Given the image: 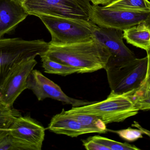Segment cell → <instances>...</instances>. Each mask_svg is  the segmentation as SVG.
Segmentation results:
<instances>
[{"instance_id":"obj_1","label":"cell","mask_w":150,"mask_h":150,"mask_svg":"<svg viewBox=\"0 0 150 150\" xmlns=\"http://www.w3.org/2000/svg\"><path fill=\"white\" fill-rule=\"evenodd\" d=\"M49 43L48 49L40 55L78 68L81 74L105 69L111 56L107 48L94 37L86 41L65 45Z\"/></svg>"},{"instance_id":"obj_2","label":"cell","mask_w":150,"mask_h":150,"mask_svg":"<svg viewBox=\"0 0 150 150\" xmlns=\"http://www.w3.org/2000/svg\"><path fill=\"white\" fill-rule=\"evenodd\" d=\"M139 110L136 107L130 97L111 91L106 99L100 102L78 107H73L65 113L78 114L94 115L106 124L122 122L129 117L135 116Z\"/></svg>"},{"instance_id":"obj_3","label":"cell","mask_w":150,"mask_h":150,"mask_svg":"<svg viewBox=\"0 0 150 150\" xmlns=\"http://www.w3.org/2000/svg\"><path fill=\"white\" fill-rule=\"evenodd\" d=\"M52 37L50 44L65 45L93 38L96 25L91 20L52 16L38 17Z\"/></svg>"},{"instance_id":"obj_4","label":"cell","mask_w":150,"mask_h":150,"mask_svg":"<svg viewBox=\"0 0 150 150\" xmlns=\"http://www.w3.org/2000/svg\"><path fill=\"white\" fill-rule=\"evenodd\" d=\"M49 45V42L43 40L0 38V86L16 64L24 59L41 55L47 50Z\"/></svg>"},{"instance_id":"obj_5","label":"cell","mask_w":150,"mask_h":150,"mask_svg":"<svg viewBox=\"0 0 150 150\" xmlns=\"http://www.w3.org/2000/svg\"><path fill=\"white\" fill-rule=\"evenodd\" d=\"M90 0H25L22 4L29 15L90 20Z\"/></svg>"},{"instance_id":"obj_6","label":"cell","mask_w":150,"mask_h":150,"mask_svg":"<svg viewBox=\"0 0 150 150\" xmlns=\"http://www.w3.org/2000/svg\"><path fill=\"white\" fill-rule=\"evenodd\" d=\"M90 20L99 27L123 31L142 22H150V11L129 10L93 4Z\"/></svg>"},{"instance_id":"obj_7","label":"cell","mask_w":150,"mask_h":150,"mask_svg":"<svg viewBox=\"0 0 150 150\" xmlns=\"http://www.w3.org/2000/svg\"><path fill=\"white\" fill-rule=\"evenodd\" d=\"M94 37L105 46L111 54L105 69L107 76L136 58L134 52L123 42V31L97 25Z\"/></svg>"},{"instance_id":"obj_8","label":"cell","mask_w":150,"mask_h":150,"mask_svg":"<svg viewBox=\"0 0 150 150\" xmlns=\"http://www.w3.org/2000/svg\"><path fill=\"white\" fill-rule=\"evenodd\" d=\"M147 56L136 58L128 64L107 77L111 90L116 94L130 95L137 91L143 83L147 74Z\"/></svg>"},{"instance_id":"obj_9","label":"cell","mask_w":150,"mask_h":150,"mask_svg":"<svg viewBox=\"0 0 150 150\" xmlns=\"http://www.w3.org/2000/svg\"><path fill=\"white\" fill-rule=\"evenodd\" d=\"M36 57L24 59L11 70L0 86V99L8 105L13 107L14 102L27 89L26 81L38 62Z\"/></svg>"},{"instance_id":"obj_10","label":"cell","mask_w":150,"mask_h":150,"mask_svg":"<svg viewBox=\"0 0 150 150\" xmlns=\"http://www.w3.org/2000/svg\"><path fill=\"white\" fill-rule=\"evenodd\" d=\"M26 86L27 89L32 91L39 101L49 98L72 105L73 107L83 106L94 102L68 97L58 85L37 70H33L30 73L26 81Z\"/></svg>"},{"instance_id":"obj_11","label":"cell","mask_w":150,"mask_h":150,"mask_svg":"<svg viewBox=\"0 0 150 150\" xmlns=\"http://www.w3.org/2000/svg\"><path fill=\"white\" fill-rule=\"evenodd\" d=\"M8 133L25 144L29 150H41L45 140V129L29 115L16 117Z\"/></svg>"},{"instance_id":"obj_12","label":"cell","mask_w":150,"mask_h":150,"mask_svg":"<svg viewBox=\"0 0 150 150\" xmlns=\"http://www.w3.org/2000/svg\"><path fill=\"white\" fill-rule=\"evenodd\" d=\"M28 15L22 4L15 0H0V38L12 32Z\"/></svg>"},{"instance_id":"obj_13","label":"cell","mask_w":150,"mask_h":150,"mask_svg":"<svg viewBox=\"0 0 150 150\" xmlns=\"http://www.w3.org/2000/svg\"><path fill=\"white\" fill-rule=\"evenodd\" d=\"M48 129L57 134L65 135L72 137L92 133L103 134L99 129L83 126L76 120L65 114L62 111L52 118Z\"/></svg>"},{"instance_id":"obj_14","label":"cell","mask_w":150,"mask_h":150,"mask_svg":"<svg viewBox=\"0 0 150 150\" xmlns=\"http://www.w3.org/2000/svg\"><path fill=\"white\" fill-rule=\"evenodd\" d=\"M123 37L129 44L146 51L150 46V22H142L123 30Z\"/></svg>"},{"instance_id":"obj_15","label":"cell","mask_w":150,"mask_h":150,"mask_svg":"<svg viewBox=\"0 0 150 150\" xmlns=\"http://www.w3.org/2000/svg\"><path fill=\"white\" fill-rule=\"evenodd\" d=\"M40 57L44 71L47 74L66 76L74 73H80V70L78 68L55 61L45 55H40Z\"/></svg>"},{"instance_id":"obj_16","label":"cell","mask_w":150,"mask_h":150,"mask_svg":"<svg viewBox=\"0 0 150 150\" xmlns=\"http://www.w3.org/2000/svg\"><path fill=\"white\" fill-rule=\"evenodd\" d=\"M21 115L18 110L6 105L0 99V137L8 133L14 119Z\"/></svg>"},{"instance_id":"obj_17","label":"cell","mask_w":150,"mask_h":150,"mask_svg":"<svg viewBox=\"0 0 150 150\" xmlns=\"http://www.w3.org/2000/svg\"><path fill=\"white\" fill-rule=\"evenodd\" d=\"M62 111L65 114L76 120L78 122L84 127L99 129L102 131L103 134H106L108 132V129L106 126V124L96 116L89 114H68L64 113V109Z\"/></svg>"},{"instance_id":"obj_18","label":"cell","mask_w":150,"mask_h":150,"mask_svg":"<svg viewBox=\"0 0 150 150\" xmlns=\"http://www.w3.org/2000/svg\"><path fill=\"white\" fill-rule=\"evenodd\" d=\"M105 7L133 11H150L148 0H115Z\"/></svg>"},{"instance_id":"obj_19","label":"cell","mask_w":150,"mask_h":150,"mask_svg":"<svg viewBox=\"0 0 150 150\" xmlns=\"http://www.w3.org/2000/svg\"><path fill=\"white\" fill-rule=\"evenodd\" d=\"M89 139L99 143L106 147H108L110 150H140L134 145L129 144L122 143L120 142L116 141L108 138L100 136H94L89 138Z\"/></svg>"},{"instance_id":"obj_20","label":"cell","mask_w":150,"mask_h":150,"mask_svg":"<svg viewBox=\"0 0 150 150\" xmlns=\"http://www.w3.org/2000/svg\"><path fill=\"white\" fill-rule=\"evenodd\" d=\"M0 150H29L25 144L8 133L0 137Z\"/></svg>"},{"instance_id":"obj_21","label":"cell","mask_w":150,"mask_h":150,"mask_svg":"<svg viewBox=\"0 0 150 150\" xmlns=\"http://www.w3.org/2000/svg\"><path fill=\"white\" fill-rule=\"evenodd\" d=\"M128 96L131 98L136 107L139 111L150 110V89Z\"/></svg>"},{"instance_id":"obj_22","label":"cell","mask_w":150,"mask_h":150,"mask_svg":"<svg viewBox=\"0 0 150 150\" xmlns=\"http://www.w3.org/2000/svg\"><path fill=\"white\" fill-rule=\"evenodd\" d=\"M108 131L117 134L121 138L129 142L135 141L143 137L142 131L140 129L129 128L120 130H113L108 129Z\"/></svg>"},{"instance_id":"obj_23","label":"cell","mask_w":150,"mask_h":150,"mask_svg":"<svg viewBox=\"0 0 150 150\" xmlns=\"http://www.w3.org/2000/svg\"><path fill=\"white\" fill-rule=\"evenodd\" d=\"M146 51L148 60V67L146 77L140 89L135 92H142L150 89V46Z\"/></svg>"},{"instance_id":"obj_24","label":"cell","mask_w":150,"mask_h":150,"mask_svg":"<svg viewBox=\"0 0 150 150\" xmlns=\"http://www.w3.org/2000/svg\"><path fill=\"white\" fill-rule=\"evenodd\" d=\"M83 142L84 147L87 150H110L108 147L89 138L86 140L83 141Z\"/></svg>"},{"instance_id":"obj_25","label":"cell","mask_w":150,"mask_h":150,"mask_svg":"<svg viewBox=\"0 0 150 150\" xmlns=\"http://www.w3.org/2000/svg\"><path fill=\"white\" fill-rule=\"evenodd\" d=\"M115 0H90L93 5H102L106 6Z\"/></svg>"},{"instance_id":"obj_26","label":"cell","mask_w":150,"mask_h":150,"mask_svg":"<svg viewBox=\"0 0 150 150\" xmlns=\"http://www.w3.org/2000/svg\"><path fill=\"white\" fill-rule=\"evenodd\" d=\"M132 126L133 127H134L138 129L142 130L143 134L149 136L150 137V131L143 128L138 122H134V123L132 124Z\"/></svg>"},{"instance_id":"obj_27","label":"cell","mask_w":150,"mask_h":150,"mask_svg":"<svg viewBox=\"0 0 150 150\" xmlns=\"http://www.w3.org/2000/svg\"><path fill=\"white\" fill-rule=\"evenodd\" d=\"M16 1L18 2L19 3L22 4V3L25 0H15Z\"/></svg>"}]
</instances>
